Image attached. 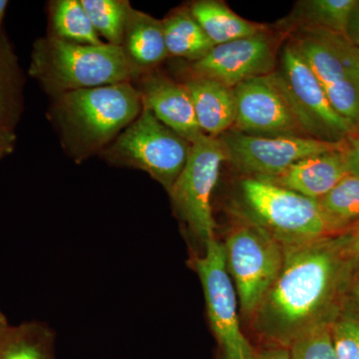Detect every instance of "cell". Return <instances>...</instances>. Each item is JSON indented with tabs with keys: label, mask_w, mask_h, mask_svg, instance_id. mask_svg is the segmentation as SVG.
<instances>
[{
	"label": "cell",
	"mask_w": 359,
	"mask_h": 359,
	"mask_svg": "<svg viewBox=\"0 0 359 359\" xmlns=\"http://www.w3.org/2000/svg\"><path fill=\"white\" fill-rule=\"evenodd\" d=\"M0 359H55L53 332L39 323L11 325L0 339Z\"/></svg>",
	"instance_id": "obj_20"
},
{
	"label": "cell",
	"mask_w": 359,
	"mask_h": 359,
	"mask_svg": "<svg viewBox=\"0 0 359 359\" xmlns=\"http://www.w3.org/2000/svg\"><path fill=\"white\" fill-rule=\"evenodd\" d=\"M351 301H353L354 309L359 316V273L358 278L354 280L353 290H351Z\"/></svg>",
	"instance_id": "obj_33"
},
{
	"label": "cell",
	"mask_w": 359,
	"mask_h": 359,
	"mask_svg": "<svg viewBox=\"0 0 359 359\" xmlns=\"http://www.w3.org/2000/svg\"><path fill=\"white\" fill-rule=\"evenodd\" d=\"M275 66V44L264 32L215 45L205 57L192 63L191 71L233 88L252 78L271 74Z\"/></svg>",
	"instance_id": "obj_13"
},
{
	"label": "cell",
	"mask_w": 359,
	"mask_h": 359,
	"mask_svg": "<svg viewBox=\"0 0 359 359\" xmlns=\"http://www.w3.org/2000/svg\"><path fill=\"white\" fill-rule=\"evenodd\" d=\"M191 99L201 131L217 137L231 131L236 120L233 88L211 78L193 75L184 83Z\"/></svg>",
	"instance_id": "obj_16"
},
{
	"label": "cell",
	"mask_w": 359,
	"mask_h": 359,
	"mask_svg": "<svg viewBox=\"0 0 359 359\" xmlns=\"http://www.w3.org/2000/svg\"><path fill=\"white\" fill-rule=\"evenodd\" d=\"M292 43L306 61L332 107L359 130V48L346 34L299 29Z\"/></svg>",
	"instance_id": "obj_5"
},
{
	"label": "cell",
	"mask_w": 359,
	"mask_h": 359,
	"mask_svg": "<svg viewBox=\"0 0 359 359\" xmlns=\"http://www.w3.org/2000/svg\"><path fill=\"white\" fill-rule=\"evenodd\" d=\"M52 36L85 45L103 44L81 0H57L50 6Z\"/></svg>",
	"instance_id": "obj_23"
},
{
	"label": "cell",
	"mask_w": 359,
	"mask_h": 359,
	"mask_svg": "<svg viewBox=\"0 0 359 359\" xmlns=\"http://www.w3.org/2000/svg\"><path fill=\"white\" fill-rule=\"evenodd\" d=\"M87 15L99 36L108 43L121 46L131 6L122 0H81Z\"/></svg>",
	"instance_id": "obj_25"
},
{
	"label": "cell",
	"mask_w": 359,
	"mask_h": 359,
	"mask_svg": "<svg viewBox=\"0 0 359 359\" xmlns=\"http://www.w3.org/2000/svg\"><path fill=\"white\" fill-rule=\"evenodd\" d=\"M243 201L254 223L282 245L337 236L318 200L266 181L247 178L241 183Z\"/></svg>",
	"instance_id": "obj_4"
},
{
	"label": "cell",
	"mask_w": 359,
	"mask_h": 359,
	"mask_svg": "<svg viewBox=\"0 0 359 359\" xmlns=\"http://www.w3.org/2000/svg\"><path fill=\"white\" fill-rule=\"evenodd\" d=\"M16 137L13 131L0 126V159L13 153Z\"/></svg>",
	"instance_id": "obj_30"
},
{
	"label": "cell",
	"mask_w": 359,
	"mask_h": 359,
	"mask_svg": "<svg viewBox=\"0 0 359 359\" xmlns=\"http://www.w3.org/2000/svg\"><path fill=\"white\" fill-rule=\"evenodd\" d=\"M190 149L189 142L143 109L104 156L114 164L143 170L170 192L185 167Z\"/></svg>",
	"instance_id": "obj_6"
},
{
	"label": "cell",
	"mask_w": 359,
	"mask_h": 359,
	"mask_svg": "<svg viewBox=\"0 0 359 359\" xmlns=\"http://www.w3.org/2000/svg\"><path fill=\"white\" fill-rule=\"evenodd\" d=\"M204 290L208 316L224 359H256L240 327L237 292L226 268L224 245L216 238L194 261Z\"/></svg>",
	"instance_id": "obj_10"
},
{
	"label": "cell",
	"mask_w": 359,
	"mask_h": 359,
	"mask_svg": "<svg viewBox=\"0 0 359 359\" xmlns=\"http://www.w3.org/2000/svg\"><path fill=\"white\" fill-rule=\"evenodd\" d=\"M342 254L349 261H359V221L353 224L346 233L339 235Z\"/></svg>",
	"instance_id": "obj_28"
},
{
	"label": "cell",
	"mask_w": 359,
	"mask_h": 359,
	"mask_svg": "<svg viewBox=\"0 0 359 359\" xmlns=\"http://www.w3.org/2000/svg\"><path fill=\"white\" fill-rule=\"evenodd\" d=\"M233 91L236 101L233 131L255 136L309 137L276 71L242 82Z\"/></svg>",
	"instance_id": "obj_11"
},
{
	"label": "cell",
	"mask_w": 359,
	"mask_h": 359,
	"mask_svg": "<svg viewBox=\"0 0 359 359\" xmlns=\"http://www.w3.org/2000/svg\"><path fill=\"white\" fill-rule=\"evenodd\" d=\"M347 175L344 151H335L299 161L280 176L266 181L304 197L320 200Z\"/></svg>",
	"instance_id": "obj_15"
},
{
	"label": "cell",
	"mask_w": 359,
	"mask_h": 359,
	"mask_svg": "<svg viewBox=\"0 0 359 359\" xmlns=\"http://www.w3.org/2000/svg\"><path fill=\"white\" fill-rule=\"evenodd\" d=\"M346 140L344 157L347 173L359 177V130L347 137Z\"/></svg>",
	"instance_id": "obj_29"
},
{
	"label": "cell",
	"mask_w": 359,
	"mask_h": 359,
	"mask_svg": "<svg viewBox=\"0 0 359 359\" xmlns=\"http://www.w3.org/2000/svg\"><path fill=\"white\" fill-rule=\"evenodd\" d=\"M138 90L143 109L150 111L184 140L192 144L204 134L201 131L192 99L184 83L156 73L144 78Z\"/></svg>",
	"instance_id": "obj_14"
},
{
	"label": "cell",
	"mask_w": 359,
	"mask_h": 359,
	"mask_svg": "<svg viewBox=\"0 0 359 359\" xmlns=\"http://www.w3.org/2000/svg\"><path fill=\"white\" fill-rule=\"evenodd\" d=\"M332 339L337 359H359V320L344 316L332 320Z\"/></svg>",
	"instance_id": "obj_27"
},
{
	"label": "cell",
	"mask_w": 359,
	"mask_h": 359,
	"mask_svg": "<svg viewBox=\"0 0 359 359\" xmlns=\"http://www.w3.org/2000/svg\"><path fill=\"white\" fill-rule=\"evenodd\" d=\"M226 161L249 178L271 179L299 162L325 154L344 151L346 140L325 141L304 136H255L226 132L222 137Z\"/></svg>",
	"instance_id": "obj_9"
},
{
	"label": "cell",
	"mask_w": 359,
	"mask_h": 359,
	"mask_svg": "<svg viewBox=\"0 0 359 359\" xmlns=\"http://www.w3.org/2000/svg\"><path fill=\"white\" fill-rule=\"evenodd\" d=\"M122 48L135 70L140 74L159 65L168 54L162 21L130 7Z\"/></svg>",
	"instance_id": "obj_17"
},
{
	"label": "cell",
	"mask_w": 359,
	"mask_h": 359,
	"mask_svg": "<svg viewBox=\"0 0 359 359\" xmlns=\"http://www.w3.org/2000/svg\"><path fill=\"white\" fill-rule=\"evenodd\" d=\"M346 35L351 42L359 48V1L351 14V20H349Z\"/></svg>",
	"instance_id": "obj_31"
},
{
	"label": "cell",
	"mask_w": 359,
	"mask_h": 359,
	"mask_svg": "<svg viewBox=\"0 0 359 359\" xmlns=\"http://www.w3.org/2000/svg\"><path fill=\"white\" fill-rule=\"evenodd\" d=\"M256 359H292L290 348L278 346L269 348L257 356Z\"/></svg>",
	"instance_id": "obj_32"
},
{
	"label": "cell",
	"mask_w": 359,
	"mask_h": 359,
	"mask_svg": "<svg viewBox=\"0 0 359 359\" xmlns=\"http://www.w3.org/2000/svg\"><path fill=\"white\" fill-rule=\"evenodd\" d=\"M332 321H323L299 335L290 346L292 359H337Z\"/></svg>",
	"instance_id": "obj_26"
},
{
	"label": "cell",
	"mask_w": 359,
	"mask_h": 359,
	"mask_svg": "<svg viewBox=\"0 0 359 359\" xmlns=\"http://www.w3.org/2000/svg\"><path fill=\"white\" fill-rule=\"evenodd\" d=\"M318 201L334 233L351 229L359 221V177L347 175Z\"/></svg>",
	"instance_id": "obj_24"
},
{
	"label": "cell",
	"mask_w": 359,
	"mask_h": 359,
	"mask_svg": "<svg viewBox=\"0 0 359 359\" xmlns=\"http://www.w3.org/2000/svg\"><path fill=\"white\" fill-rule=\"evenodd\" d=\"M142 110L140 92L131 82L56 95V119L66 145L77 159L105 147Z\"/></svg>",
	"instance_id": "obj_2"
},
{
	"label": "cell",
	"mask_w": 359,
	"mask_h": 359,
	"mask_svg": "<svg viewBox=\"0 0 359 359\" xmlns=\"http://www.w3.org/2000/svg\"><path fill=\"white\" fill-rule=\"evenodd\" d=\"M358 0H308L297 4L292 21L299 29H321L346 34Z\"/></svg>",
	"instance_id": "obj_21"
},
{
	"label": "cell",
	"mask_w": 359,
	"mask_h": 359,
	"mask_svg": "<svg viewBox=\"0 0 359 359\" xmlns=\"http://www.w3.org/2000/svg\"><path fill=\"white\" fill-rule=\"evenodd\" d=\"M22 76L18 58L7 41L0 36V126L13 131L22 111Z\"/></svg>",
	"instance_id": "obj_22"
},
{
	"label": "cell",
	"mask_w": 359,
	"mask_h": 359,
	"mask_svg": "<svg viewBox=\"0 0 359 359\" xmlns=\"http://www.w3.org/2000/svg\"><path fill=\"white\" fill-rule=\"evenodd\" d=\"M168 54L195 62L205 57L215 44L189 9H181L162 20Z\"/></svg>",
	"instance_id": "obj_19"
},
{
	"label": "cell",
	"mask_w": 359,
	"mask_h": 359,
	"mask_svg": "<svg viewBox=\"0 0 359 359\" xmlns=\"http://www.w3.org/2000/svg\"><path fill=\"white\" fill-rule=\"evenodd\" d=\"M276 72L282 78L309 137L337 142L346 140L358 131L332 107L318 78L292 41L283 47L280 69Z\"/></svg>",
	"instance_id": "obj_12"
},
{
	"label": "cell",
	"mask_w": 359,
	"mask_h": 359,
	"mask_svg": "<svg viewBox=\"0 0 359 359\" xmlns=\"http://www.w3.org/2000/svg\"><path fill=\"white\" fill-rule=\"evenodd\" d=\"M224 161L222 139L203 134L191 144L185 167L169 192L180 218L204 245L215 238L211 199Z\"/></svg>",
	"instance_id": "obj_8"
},
{
	"label": "cell",
	"mask_w": 359,
	"mask_h": 359,
	"mask_svg": "<svg viewBox=\"0 0 359 359\" xmlns=\"http://www.w3.org/2000/svg\"><path fill=\"white\" fill-rule=\"evenodd\" d=\"M11 327L9 325L8 321H7L6 316H4V313L0 311V339H1L2 335L4 334V332H6L7 328Z\"/></svg>",
	"instance_id": "obj_34"
},
{
	"label": "cell",
	"mask_w": 359,
	"mask_h": 359,
	"mask_svg": "<svg viewBox=\"0 0 359 359\" xmlns=\"http://www.w3.org/2000/svg\"><path fill=\"white\" fill-rule=\"evenodd\" d=\"M189 11L215 45L266 32L264 25L241 18L224 2L216 0L194 2Z\"/></svg>",
	"instance_id": "obj_18"
},
{
	"label": "cell",
	"mask_w": 359,
	"mask_h": 359,
	"mask_svg": "<svg viewBox=\"0 0 359 359\" xmlns=\"http://www.w3.org/2000/svg\"><path fill=\"white\" fill-rule=\"evenodd\" d=\"M29 73L55 95L124 83L139 75L122 46L72 43L52 35L33 46Z\"/></svg>",
	"instance_id": "obj_3"
},
{
	"label": "cell",
	"mask_w": 359,
	"mask_h": 359,
	"mask_svg": "<svg viewBox=\"0 0 359 359\" xmlns=\"http://www.w3.org/2000/svg\"><path fill=\"white\" fill-rule=\"evenodd\" d=\"M283 247L282 269L254 316L259 334L290 348L309 328L334 320L354 262L342 254L339 235Z\"/></svg>",
	"instance_id": "obj_1"
},
{
	"label": "cell",
	"mask_w": 359,
	"mask_h": 359,
	"mask_svg": "<svg viewBox=\"0 0 359 359\" xmlns=\"http://www.w3.org/2000/svg\"><path fill=\"white\" fill-rule=\"evenodd\" d=\"M8 2L6 0H0V27H1L2 20H4V14H6V7ZM1 36V34H0Z\"/></svg>",
	"instance_id": "obj_35"
},
{
	"label": "cell",
	"mask_w": 359,
	"mask_h": 359,
	"mask_svg": "<svg viewBox=\"0 0 359 359\" xmlns=\"http://www.w3.org/2000/svg\"><path fill=\"white\" fill-rule=\"evenodd\" d=\"M224 250L242 313L254 316L282 269L283 245L261 226L250 222L231 231Z\"/></svg>",
	"instance_id": "obj_7"
}]
</instances>
